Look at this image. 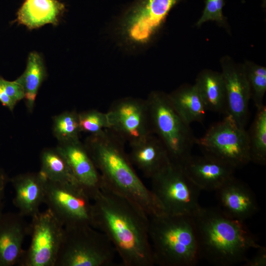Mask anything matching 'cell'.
Returning <instances> with one entry per match:
<instances>
[{"label":"cell","mask_w":266,"mask_h":266,"mask_svg":"<svg viewBox=\"0 0 266 266\" xmlns=\"http://www.w3.org/2000/svg\"><path fill=\"white\" fill-rule=\"evenodd\" d=\"M92 227L103 233L124 266H153L150 216L101 181L92 199Z\"/></svg>","instance_id":"6da1fadb"},{"label":"cell","mask_w":266,"mask_h":266,"mask_svg":"<svg viewBox=\"0 0 266 266\" xmlns=\"http://www.w3.org/2000/svg\"><path fill=\"white\" fill-rule=\"evenodd\" d=\"M123 141L106 129L90 134L84 145L103 183L134 203L150 217L164 213L150 189L134 171L124 149Z\"/></svg>","instance_id":"7a4b0ae2"},{"label":"cell","mask_w":266,"mask_h":266,"mask_svg":"<svg viewBox=\"0 0 266 266\" xmlns=\"http://www.w3.org/2000/svg\"><path fill=\"white\" fill-rule=\"evenodd\" d=\"M200 258L219 266L242 263L261 246L244 222L230 218L218 208L202 207L192 216Z\"/></svg>","instance_id":"3957f363"},{"label":"cell","mask_w":266,"mask_h":266,"mask_svg":"<svg viewBox=\"0 0 266 266\" xmlns=\"http://www.w3.org/2000/svg\"><path fill=\"white\" fill-rule=\"evenodd\" d=\"M154 264L194 266L200 259L192 216L166 213L150 217Z\"/></svg>","instance_id":"277c9868"},{"label":"cell","mask_w":266,"mask_h":266,"mask_svg":"<svg viewBox=\"0 0 266 266\" xmlns=\"http://www.w3.org/2000/svg\"><path fill=\"white\" fill-rule=\"evenodd\" d=\"M146 102L153 133L166 147L171 161L181 164L196 144L190 124L178 114L168 95L154 92Z\"/></svg>","instance_id":"5b68a950"},{"label":"cell","mask_w":266,"mask_h":266,"mask_svg":"<svg viewBox=\"0 0 266 266\" xmlns=\"http://www.w3.org/2000/svg\"><path fill=\"white\" fill-rule=\"evenodd\" d=\"M116 254L107 236L92 226L64 228L55 266H110Z\"/></svg>","instance_id":"8992f818"},{"label":"cell","mask_w":266,"mask_h":266,"mask_svg":"<svg viewBox=\"0 0 266 266\" xmlns=\"http://www.w3.org/2000/svg\"><path fill=\"white\" fill-rule=\"evenodd\" d=\"M151 180L150 190L165 213L193 216L201 207L200 190L180 164L171 161Z\"/></svg>","instance_id":"52a82bcc"},{"label":"cell","mask_w":266,"mask_h":266,"mask_svg":"<svg viewBox=\"0 0 266 266\" xmlns=\"http://www.w3.org/2000/svg\"><path fill=\"white\" fill-rule=\"evenodd\" d=\"M213 124L196 139L203 154L217 159L235 169L250 162L247 131L229 115Z\"/></svg>","instance_id":"ba28073f"},{"label":"cell","mask_w":266,"mask_h":266,"mask_svg":"<svg viewBox=\"0 0 266 266\" xmlns=\"http://www.w3.org/2000/svg\"><path fill=\"white\" fill-rule=\"evenodd\" d=\"M91 200L79 186L45 179L44 203L64 228L92 226Z\"/></svg>","instance_id":"9c48e42d"},{"label":"cell","mask_w":266,"mask_h":266,"mask_svg":"<svg viewBox=\"0 0 266 266\" xmlns=\"http://www.w3.org/2000/svg\"><path fill=\"white\" fill-rule=\"evenodd\" d=\"M64 227L47 209L32 217L31 241L17 264L19 266H55Z\"/></svg>","instance_id":"30bf717a"},{"label":"cell","mask_w":266,"mask_h":266,"mask_svg":"<svg viewBox=\"0 0 266 266\" xmlns=\"http://www.w3.org/2000/svg\"><path fill=\"white\" fill-rule=\"evenodd\" d=\"M180 0H139L127 13L123 30L131 42L149 41L164 23L170 10Z\"/></svg>","instance_id":"8fae6325"},{"label":"cell","mask_w":266,"mask_h":266,"mask_svg":"<svg viewBox=\"0 0 266 266\" xmlns=\"http://www.w3.org/2000/svg\"><path fill=\"white\" fill-rule=\"evenodd\" d=\"M106 114L108 129L130 144L153 133L146 101L123 100L112 105Z\"/></svg>","instance_id":"7c38bea8"},{"label":"cell","mask_w":266,"mask_h":266,"mask_svg":"<svg viewBox=\"0 0 266 266\" xmlns=\"http://www.w3.org/2000/svg\"><path fill=\"white\" fill-rule=\"evenodd\" d=\"M226 95L227 114L240 126L247 123L250 90L243 64L235 63L228 56L221 60Z\"/></svg>","instance_id":"4fadbf2b"},{"label":"cell","mask_w":266,"mask_h":266,"mask_svg":"<svg viewBox=\"0 0 266 266\" xmlns=\"http://www.w3.org/2000/svg\"><path fill=\"white\" fill-rule=\"evenodd\" d=\"M190 179L200 190L216 191L234 176L236 169L209 155H190L180 164Z\"/></svg>","instance_id":"5bb4252c"},{"label":"cell","mask_w":266,"mask_h":266,"mask_svg":"<svg viewBox=\"0 0 266 266\" xmlns=\"http://www.w3.org/2000/svg\"><path fill=\"white\" fill-rule=\"evenodd\" d=\"M216 191L218 208L230 218L244 222L258 211V204L253 191L234 176Z\"/></svg>","instance_id":"9a60e30c"},{"label":"cell","mask_w":266,"mask_h":266,"mask_svg":"<svg viewBox=\"0 0 266 266\" xmlns=\"http://www.w3.org/2000/svg\"><path fill=\"white\" fill-rule=\"evenodd\" d=\"M56 148L64 157L73 176L92 200L100 187L101 177L85 145L78 139L59 143Z\"/></svg>","instance_id":"2e32d148"},{"label":"cell","mask_w":266,"mask_h":266,"mask_svg":"<svg viewBox=\"0 0 266 266\" xmlns=\"http://www.w3.org/2000/svg\"><path fill=\"white\" fill-rule=\"evenodd\" d=\"M29 234V224L18 212L0 216V266L17 265L24 251L25 237Z\"/></svg>","instance_id":"e0dca14e"},{"label":"cell","mask_w":266,"mask_h":266,"mask_svg":"<svg viewBox=\"0 0 266 266\" xmlns=\"http://www.w3.org/2000/svg\"><path fill=\"white\" fill-rule=\"evenodd\" d=\"M130 145V162L146 178L151 179L171 161L166 147L153 133Z\"/></svg>","instance_id":"ac0fdd59"},{"label":"cell","mask_w":266,"mask_h":266,"mask_svg":"<svg viewBox=\"0 0 266 266\" xmlns=\"http://www.w3.org/2000/svg\"><path fill=\"white\" fill-rule=\"evenodd\" d=\"M15 196L14 205L24 217L31 218L39 212L44 203L45 178L39 172L17 174L9 179Z\"/></svg>","instance_id":"d6986e66"},{"label":"cell","mask_w":266,"mask_h":266,"mask_svg":"<svg viewBox=\"0 0 266 266\" xmlns=\"http://www.w3.org/2000/svg\"><path fill=\"white\" fill-rule=\"evenodd\" d=\"M66 11L65 4L58 0H24L14 21L28 30L45 25H58Z\"/></svg>","instance_id":"ffe728a7"},{"label":"cell","mask_w":266,"mask_h":266,"mask_svg":"<svg viewBox=\"0 0 266 266\" xmlns=\"http://www.w3.org/2000/svg\"><path fill=\"white\" fill-rule=\"evenodd\" d=\"M194 85L207 111L226 115V90L221 72L203 70L198 74Z\"/></svg>","instance_id":"44dd1931"},{"label":"cell","mask_w":266,"mask_h":266,"mask_svg":"<svg viewBox=\"0 0 266 266\" xmlns=\"http://www.w3.org/2000/svg\"><path fill=\"white\" fill-rule=\"evenodd\" d=\"M168 95L175 110L187 123L203 121L207 110L194 84L183 85Z\"/></svg>","instance_id":"7402d4cb"},{"label":"cell","mask_w":266,"mask_h":266,"mask_svg":"<svg viewBox=\"0 0 266 266\" xmlns=\"http://www.w3.org/2000/svg\"><path fill=\"white\" fill-rule=\"evenodd\" d=\"M46 77L42 57L36 51L30 52L24 72L16 79L24 88L26 106L29 112L33 109L38 91Z\"/></svg>","instance_id":"603a6c76"},{"label":"cell","mask_w":266,"mask_h":266,"mask_svg":"<svg viewBox=\"0 0 266 266\" xmlns=\"http://www.w3.org/2000/svg\"><path fill=\"white\" fill-rule=\"evenodd\" d=\"M40 159L39 172L45 179L71 184L82 189L73 176L65 159L56 148L43 149L40 154Z\"/></svg>","instance_id":"cb8c5ba5"},{"label":"cell","mask_w":266,"mask_h":266,"mask_svg":"<svg viewBox=\"0 0 266 266\" xmlns=\"http://www.w3.org/2000/svg\"><path fill=\"white\" fill-rule=\"evenodd\" d=\"M250 162L260 165L266 164V106L257 109L249 132Z\"/></svg>","instance_id":"d4e9b609"},{"label":"cell","mask_w":266,"mask_h":266,"mask_svg":"<svg viewBox=\"0 0 266 266\" xmlns=\"http://www.w3.org/2000/svg\"><path fill=\"white\" fill-rule=\"evenodd\" d=\"M53 133L59 143H65L79 139L81 133L78 113L66 111L54 117Z\"/></svg>","instance_id":"484cf974"},{"label":"cell","mask_w":266,"mask_h":266,"mask_svg":"<svg viewBox=\"0 0 266 266\" xmlns=\"http://www.w3.org/2000/svg\"><path fill=\"white\" fill-rule=\"evenodd\" d=\"M250 90L251 99L257 108L264 105V98L266 92V67L254 63L243 64Z\"/></svg>","instance_id":"4316f807"},{"label":"cell","mask_w":266,"mask_h":266,"mask_svg":"<svg viewBox=\"0 0 266 266\" xmlns=\"http://www.w3.org/2000/svg\"><path fill=\"white\" fill-rule=\"evenodd\" d=\"M78 118L81 132L93 135L109 128L106 113L90 110L78 113Z\"/></svg>","instance_id":"83f0119b"},{"label":"cell","mask_w":266,"mask_h":266,"mask_svg":"<svg viewBox=\"0 0 266 266\" xmlns=\"http://www.w3.org/2000/svg\"><path fill=\"white\" fill-rule=\"evenodd\" d=\"M224 6V0H205L204 8L197 22V26H200L208 21H214L221 25H225V17L223 14Z\"/></svg>","instance_id":"f1b7e54d"},{"label":"cell","mask_w":266,"mask_h":266,"mask_svg":"<svg viewBox=\"0 0 266 266\" xmlns=\"http://www.w3.org/2000/svg\"><path fill=\"white\" fill-rule=\"evenodd\" d=\"M2 84L5 92L16 104L25 98V91L21 84L16 79L8 81L2 78Z\"/></svg>","instance_id":"f546056e"},{"label":"cell","mask_w":266,"mask_h":266,"mask_svg":"<svg viewBox=\"0 0 266 266\" xmlns=\"http://www.w3.org/2000/svg\"><path fill=\"white\" fill-rule=\"evenodd\" d=\"M257 253L252 257L246 259L242 263L243 266H266V248L261 246L257 249Z\"/></svg>","instance_id":"4dcf8cb0"},{"label":"cell","mask_w":266,"mask_h":266,"mask_svg":"<svg viewBox=\"0 0 266 266\" xmlns=\"http://www.w3.org/2000/svg\"><path fill=\"white\" fill-rule=\"evenodd\" d=\"M8 181H9V179L6 173L0 167V216L3 213L5 191Z\"/></svg>","instance_id":"1f68e13d"},{"label":"cell","mask_w":266,"mask_h":266,"mask_svg":"<svg viewBox=\"0 0 266 266\" xmlns=\"http://www.w3.org/2000/svg\"><path fill=\"white\" fill-rule=\"evenodd\" d=\"M2 78L0 76V102L3 106L7 107L10 111L12 112L16 104L13 102L5 92L2 84Z\"/></svg>","instance_id":"d6a6232c"}]
</instances>
